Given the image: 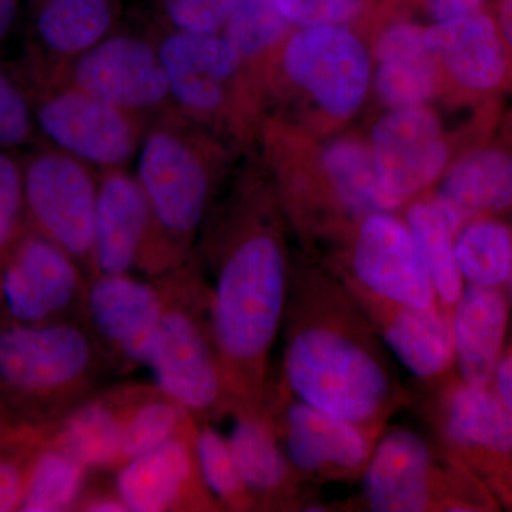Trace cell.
I'll use <instances>...</instances> for the list:
<instances>
[{
	"instance_id": "cell-1",
	"label": "cell",
	"mask_w": 512,
	"mask_h": 512,
	"mask_svg": "<svg viewBox=\"0 0 512 512\" xmlns=\"http://www.w3.org/2000/svg\"><path fill=\"white\" fill-rule=\"evenodd\" d=\"M288 225L271 180L248 173L212 208L195 244L231 412L266 407L291 282Z\"/></svg>"
},
{
	"instance_id": "cell-29",
	"label": "cell",
	"mask_w": 512,
	"mask_h": 512,
	"mask_svg": "<svg viewBox=\"0 0 512 512\" xmlns=\"http://www.w3.org/2000/svg\"><path fill=\"white\" fill-rule=\"evenodd\" d=\"M406 224L430 276L437 301L451 316L460 301L464 281L454 255L453 228L433 195L423 194L407 204Z\"/></svg>"
},
{
	"instance_id": "cell-39",
	"label": "cell",
	"mask_w": 512,
	"mask_h": 512,
	"mask_svg": "<svg viewBox=\"0 0 512 512\" xmlns=\"http://www.w3.org/2000/svg\"><path fill=\"white\" fill-rule=\"evenodd\" d=\"M239 0H163L168 22L177 32L221 33Z\"/></svg>"
},
{
	"instance_id": "cell-41",
	"label": "cell",
	"mask_w": 512,
	"mask_h": 512,
	"mask_svg": "<svg viewBox=\"0 0 512 512\" xmlns=\"http://www.w3.org/2000/svg\"><path fill=\"white\" fill-rule=\"evenodd\" d=\"M390 3L397 8L403 3L416 6L437 23L487 9L488 0H390Z\"/></svg>"
},
{
	"instance_id": "cell-36",
	"label": "cell",
	"mask_w": 512,
	"mask_h": 512,
	"mask_svg": "<svg viewBox=\"0 0 512 512\" xmlns=\"http://www.w3.org/2000/svg\"><path fill=\"white\" fill-rule=\"evenodd\" d=\"M37 133L33 90L25 70L0 64V150L29 146Z\"/></svg>"
},
{
	"instance_id": "cell-38",
	"label": "cell",
	"mask_w": 512,
	"mask_h": 512,
	"mask_svg": "<svg viewBox=\"0 0 512 512\" xmlns=\"http://www.w3.org/2000/svg\"><path fill=\"white\" fill-rule=\"evenodd\" d=\"M293 28L348 26L365 18L370 0H275Z\"/></svg>"
},
{
	"instance_id": "cell-9",
	"label": "cell",
	"mask_w": 512,
	"mask_h": 512,
	"mask_svg": "<svg viewBox=\"0 0 512 512\" xmlns=\"http://www.w3.org/2000/svg\"><path fill=\"white\" fill-rule=\"evenodd\" d=\"M266 409L286 458L305 483L362 477L383 433L303 402L274 376L266 394Z\"/></svg>"
},
{
	"instance_id": "cell-12",
	"label": "cell",
	"mask_w": 512,
	"mask_h": 512,
	"mask_svg": "<svg viewBox=\"0 0 512 512\" xmlns=\"http://www.w3.org/2000/svg\"><path fill=\"white\" fill-rule=\"evenodd\" d=\"M22 161L29 227L69 252L90 278L99 175L49 144Z\"/></svg>"
},
{
	"instance_id": "cell-33",
	"label": "cell",
	"mask_w": 512,
	"mask_h": 512,
	"mask_svg": "<svg viewBox=\"0 0 512 512\" xmlns=\"http://www.w3.org/2000/svg\"><path fill=\"white\" fill-rule=\"evenodd\" d=\"M293 29L275 0H239L221 33L261 84L266 62Z\"/></svg>"
},
{
	"instance_id": "cell-20",
	"label": "cell",
	"mask_w": 512,
	"mask_h": 512,
	"mask_svg": "<svg viewBox=\"0 0 512 512\" xmlns=\"http://www.w3.org/2000/svg\"><path fill=\"white\" fill-rule=\"evenodd\" d=\"M429 387L427 417L446 456L477 468L512 458V416L495 390L446 377Z\"/></svg>"
},
{
	"instance_id": "cell-2",
	"label": "cell",
	"mask_w": 512,
	"mask_h": 512,
	"mask_svg": "<svg viewBox=\"0 0 512 512\" xmlns=\"http://www.w3.org/2000/svg\"><path fill=\"white\" fill-rule=\"evenodd\" d=\"M281 332L279 379L303 402L379 431L410 403L375 328L330 269L292 259Z\"/></svg>"
},
{
	"instance_id": "cell-25",
	"label": "cell",
	"mask_w": 512,
	"mask_h": 512,
	"mask_svg": "<svg viewBox=\"0 0 512 512\" xmlns=\"http://www.w3.org/2000/svg\"><path fill=\"white\" fill-rule=\"evenodd\" d=\"M454 235L467 222L512 208V134L478 144L448 165L433 195Z\"/></svg>"
},
{
	"instance_id": "cell-31",
	"label": "cell",
	"mask_w": 512,
	"mask_h": 512,
	"mask_svg": "<svg viewBox=\"0 0 512 512\" xmlns=\"http://www.w3.org/2000/svg\"><path fill=\"white\" fill-rule=\"evenodd\" d=\"M92 471L49 439L30 467L20 512H72Z\"/></svg>"
},
{
	"instance_id": "cell-40",
	"label": "cell",
	"mask_w": 512,
	"mask_h": 512,
	"mask_svg": "<svg viewBox=\"0 0 512 512\" xmlns=\"http://www.w3.org/2000/svg\"><path fill=\"white\" fill-rule=\"evenodd\" d=\"M76 512H128L121 500L113 474L92 473L77 501Z\"/></svg>"
},
{
	"instance_id": "cell-37",
	"label": "cell",
	"mask_w": 512,
	"mask_h": 512,
	"mask_svg": "<svg viewBox=\"0 0 512 512\" xmlns=\"http://www.w3.org/2000/svg\"><path fill=\"white\" fill-rule=\"evenodd\" d=\"M28 228L23 161L0 150V265Z\"/></svg>"
},
{
	"instance_id": "cell-24",
	"label": "cell",
	"mask_w": 512,
	"mask_h": 512,
	"mask_svg": "<svg viewBox=\"0 0 512 512\" xmlns=\"http://www.w3.org/2000/svg\"><path fill=\"white\" fill-rule=\"evenodd\" d=\"M373 37V87L389 110L426 106L441 96V74L429 43L427 28L393 12Z\"/></svg>"
},
{
	"instance_id": "cell-26",
	"label": "cell",
	"mask_w": 512,
	"mask_h": 512,
	"mask_svg": "<svg viewBox=\"0 0 512 512\" xmlns=\"http://www.w3.org/2000/svg\"><path fill=\"white\" fill-rule=\"evenodd\" d=\"M117 0H36L33 46L25 72L32 83L49 79L74 57L110 35Z\"/></svg>"
},
{
	"instance_id": "cell-22",
	"label": "cell",
	"mask_w": 512,
	"mask_h": 512,
	"mask_svg": "<svg viewBox=\"0 0 512 512\" xmlns=\"http://www.w3.org/2000/svg\"><path fill=\"white\" fill-rule=\"evenodd\" d=\"M342 282L365 312L383 345L412 375L427 386L447 376L456 355L451 316L440 305L430 309L400 305Z\"/></svg>"
},
{
	"instance_id": "cell-6",
	"label": "cell",
	"mask_w": 512,
	"mask_h": 512,
	"mask_svg": "<svg viewBox=\"0 0 512 512\" xmlns=\"http://www.w3.org/2000/svg\"><path fill=\"white\" fill-rule=\"evenodd\" d=\"M372 62L369 47L348 26L295 28L262 70L265 104L272 97L291 101L301 113L288 119L326 133L365 103Z\"/></svg>"
},
{
	"instance_id": "cell-14",
	"label": "cell",
	"mask_w": 512,
	"mask_h": 512,
	"mask_svg": "<svg viewBox=\"0 0 512 512\" xmlns=\"http://www.w3.org/2000/svg\"><path fill=\"white\" fill-rule=\"evenodd\" d=\"M183 264L161 237L136 175L126 168L100 171L92 275L154 278Z\"/></svg>"
},
{
	"instance_id": "cell-45",
	"label": "cell",
	"mask_w": 512,
	"mask_h": 512,
	"mask_svg": "<svg viewBox=\"0 0 512 512\" xmlns=\"http://www.w3.org/2000/svg\"><path fill=\"white\" fill-rule=\"evenodd\" d=\"M508 286H510V296H511V303H512V265H511L510 279H508Z\"/></svg>"
},
{
	"instance_id": "cell-18",
	"label": "cell",
	"mask_w": 512,
	"mask_h": 512,
	"mask_svg": "<svg viewBox=\"0 0 512 512\" xmlns=\"http://www.w3.org/2000/svg\"><path fill=\"white\" fill-rule=\"evenodd\" d=\"M427 43L441 74V96L458 106H485L512 89V62L493 12L437 22Z\"/></svg>"
},
{
	"instance_id": "cell-30",
	"label": "cell",
	"mask_w": 512,
	"mask_h": 512,
	"mask_svg": "<svg viewBox=\"0 0 512 512\" xmlns=\"http://www.w3.org/2000/svg\"><path fill=\"white\" fill-rule=\"evenodd\" d=\"M454 255L468 285L501 288L512 265V229L495 217L467 222L454 238Z\"/></svg>"
},
{
	"instance_id": "cell-16",
	"label": "cell",
	"mask_w": 512,
	"mask_h": 512,
	"mask_svg": "<svg viewBox=\"0 0 512 512\" xmlns=\"http://www.w3.org/2000/svg\"><path fill=\"white\" fill-rule=\"evenodd\" d=\"M342 245L343 261L329 268L342 281L400 305H440L412 232L394 212L367 215Z\"/></svg>"
},
{
	"instance_id": "cell-3",
	"label": "cell",
	"mask_w": 512,
	"mask_h": 512,
	"mask_svg": "<svg viewBox=\"0 0 512 512\" xmlns=\"http://www.w3.org/2000/svg\"><path fill=\"white\" fill-rule=\"evenodd\" d=\"M318 134L286 117H266L259 144L286 221L306 242H345L373 212L402 208L384 192L369 143L356 136L318 146Z\"/></svg>"
},
{
	"instance_id": "cell-32",
	"label": "cell",
	"mask_w": 512,
	"mask_h": 512,
	"mask_svg": "<svg viewBox=\"0 0 512 512\" xmlns=\"http://www.w3.org/2000/svg\"><path fill=\"white\" fill-rule=\"evenodd\" d=\"M194 424L183 407L168 397L156 383H144L124 424L117 468L161 446Z\"/></svg>"
},
{
	"instance_id": "cell-46",
	"label": "cell",
	"mask_w": 512,
	"mask_h": 512,
	"mask_svg": "<svg viewBox=\"0 0 512 512\" xmlns=\"http://www.w3.org/2000/svg\"><path fill=\"white\" fill-rule=\"evenodd\" d=\"M508 123H510V124H508L507 130L510 131V133H512V116H511L510 121H508Z\"/></svg>"
},
{
	"instance_id": "cell-42",
	"label": "cell",
	"mask_w": 512,
	"mask_h": 512,
	"mask_svg": "<svg viewBox=\"0 0 512 512\" xmlns=\"http://www.w3.org/2000/svg\"><path fill=\"white\" fill-rule=\"evenodd\" d=\"M495 393L512 416V350L498 363L494 376Z\"/></svg>"
},
{
	"instance_id": "cell-10",
	"label": "cell",
	"mask_w": 512,
	"mask_h": 512,
	"mask_svg": "<svg viewBox=\"0 0 512 512\" xmlns=\"http://www.w3.org/2000/svg\"><path fill=\"white\" fill-rule=\"evenodd\" d=\"M461 464L441 460L419 433L384 430L362 474V507L373 512L471 511L458 493Z\"/></svg>"
},
{
	"instance_id": "cell-8",
	"label": "cell",
	"mask_w": 512,
	"mask_h": 512,
	"mask_svg": "<svg viewBox=\"0 0 512 512\" xmlns=\"http://www.w3.org/2000/svg\"><path fill=\"white\" fill-rule=\"evenodd\" d=\"M157 47L178 113L222 141L248 146L258 140L264 92L222 33L171 30Z\"/></svg>"
},
{
	"instance_id": "cell-4",
	"label": "cell",
	"mask_w": 512,
	"mask_h": 512,
	"mask_svg": "<svg viewBox=\"0 0 512 512\" xmlns=\"http://www.w3.org/2000/svg\"><path fill=\"white\" fill-rule=\"evenodd\" d=\"M111 376L82 322H0V413L50 431Z\"/></svg>"
},
{
	"instance_id": "cell-17",
	"label": "cell",
	"mask_w": 512,
	"mask_h": 512,
	"mask_svg": "<svg viewBox=\"0 0 512 512\" xmlns=\"http://www.w3.org/2000/svg\"><path fill=\"white\" fill-rule=\"evenodd\" d=\"M46 83L66 84L146 120L173 107L158 47L136 36L104 37L32 86Z\"/></svg>"
},
{
	"instance_id": "cell-13",
	"label": "cell",
	"mask_w": 512,
	"mask_h": 512,
	"mask_svg": "<svg viewBox=\"0 0 512 512\" xmlns=\"http://www.w3.org/2000/svg\"><path fill=\"white\" fill-rule=\"evenodd\" d=\"M87 281L69 252L29 227L0 265V322H82Z\"/></svg>"
},
{
	"instance_id": "cell-27",
	"label": "cell",
	"mask_w": 512,
	"mask_h": 512,
	"mask_svg": "<svg viewBox=\"0 0 512 512\" xmlns=\"http://www.w3.org/2000/svg\"><path fill=\"white\" fill-rule=\"evenodd\" d=\"M144 383L104 386L47 433V439L76 457L92 473L113 474L131 406Z\"/></svg>"
},
{
	"instance_id": "cell-28",
	"label": "cell",
	"mask_w": 512,
	"mask_h": 512,
	"mask_svg": "<svg viewBox=\"0 0 512 512\" xmlns=\"http://www.w3.org/2000/svg\"><path fill=\"white\" fill-rule=\"evenodd\" d=\"M510 306L501 288L464 286L451 312L454 355L463 382L491 387L504 356Z\"/></svg>"
},
{
	"instance_id": "cell-43",
	"label": "cell",
	"mask_w": 512,
	"mask_h": 512,
	"mask_svg": "<svg viewBox=\"0 0 512 512\" xmlns=\"http://www.w3.org/2000/svg\"><path fill=\"white\" fill-rule=\"evenodd\" d=\"M493 12L512 62V0H497Z\"/></svg>"
},
{
	"instance_id": "cell-5",
	"label": "cell",
	"mask_w": 512,
	"mask_h": 512,
	"mask_svg": "<svg viewBox=\"0 0 512 512\" xmlns=\"http://www.w3.org/2000/svg\"><path fill=\"white\" fill-rule=\"evenodd\" d=\"M227 163L225 141L174 106L147 124L134 175L161 237L183 262L217 204Z\"/></svg>"
},
{
	"instance_id": "cell-34",
	"label": "cell",
	"mask_w": 512,
	"mask_h": 512,
	"mask_svg": "<svg viewBox=\"0 0 512 512\" xmlns=\"http://www.w3.org/2000/svg\"><path fill=\"white\" fill-rule=\"evenodd\" d=\"M195 451L202 480L221 511H252L251 498L239 477L228 439L217 424H197Z\"/></svg>"
},
{
	"instance_id": "cell-19",
	"label": "cell",
	"mask_w": 512,
	"mask_h": 512,
	"mask_svg": "<svg viewBox=\"0 0 512 512\" xmlns=\"http://www.w3.org/2000/svg\"><path fill=\"white\" fill-rule=\"evenodd\" d=\"M369 147L380 185L402 207L440 181L451 161L443 123L427 106L387 111Z\"/></svg>"
},
{
	"instance_id": "cell-15",
	"label": "cell",
	"mask_w": 512,
	"mask_h": 512,
	"mask_svg": "<svg viewBox=\"0 0 512 512\" xmlns=\"http://www.w3.org/2000/svg\"><path fill=\"white\" fill-rule=\"evenodd\" d=\"M163 313L156 278L96 274L87 281L82 325L92 336L111 376L147 367Z\"/></svg>"
},
{
	"instance_id": "cell-7",
	"label": "cell",
	"mask_w": 512,
	"mask_h": 512,
	"mask_svg": "<svg viewBox=\"0 0 512 512\" xmlns=\"http://www.w3.org/2000/svg\"><path fill=\"white\" fill-rule=\"evenodd\" d=\"M154 278L163 296V313L147 362L154 383L195 424H218L231 413V402L212 336L207 278L194 254Z\"/></svg>"
},
{
	"instance_id": "cell-21",
	"label": "cell",
	"mask_w": 512,
	"mask_h": 512,
	"mask_svg": "<svg viewBox=\"0 0 512 512\" xmlns=\"http://www.w3.org/2000/svg\"><path fill=\"white\" fill-rule=\"evenodd\" d=\"M195 431L197 424L114 471L128 512H221L202 480Z\"/></svg>"
},
{
	"instance_id": "cell-23",
	"label": "cell",
	"mask_w": 512,
	"mask_h": 512,
	"mask_svg": "<svg viewBox=\"0 0 512 512\" xmlns=\"http://www.w3.org/2000/svg\"><path fill=\"white\" fill-rule=\"evenodd\" d=\"M227 436L239 477L251 498L252 511H299L311 504L298 476L276 439L268 409H235L228 414Z\"/></svg>"
},
{
	"instance_id": "cell-44",
	"label": "cell",
	"mask_w": 512,
	"mask_h": 512,
	"mask_svg": "<svg viewBox=\"0 0 512 512\" xmlns=\"http://www.w3.org/2000/svg\"><path fill=\"white\" fill-rule=\"evenodd\" d=\"M20 0H0V45L18 18Z\"/></svg>"
},
{
	"instance_id": "cell-11",
	"label": "cell",
	"mask_w": 512,
	"mask_h": 512,
	"mask_svg": "<svg viewBox=\"0 0 512 512\" xmlns=\"http://www.w3.org/2000/svg\"><path fill=\"white\" fill-rule=\"evenodd\" d=\"M37 131L49 146L100 171L126 168L147 120L66 84L32 86Z\"/></svg>"
},
{
	"instance_id": "cell-35",
	"label": "cell",
	"mask_w": 512,
	"mask_h": 512,
	"mask_svg": "<svg viewBox=\"0 0 512 512\" xmlns=\"http://www.w3.org/2000/svg\"><path fill=\"white\" fill-rule=\"evenodd\" d=\"M47 431L0 413V512L19 511L30 467Z\"/></svg>"
}]
</instances>
